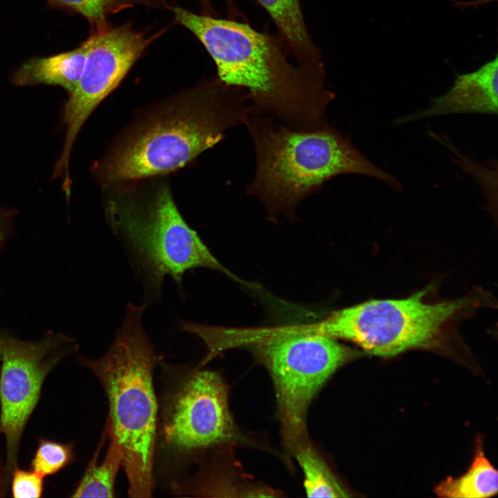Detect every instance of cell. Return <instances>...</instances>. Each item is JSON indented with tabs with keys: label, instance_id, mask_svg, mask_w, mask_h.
<instances>
[{
	"label": "cell",
	"instance_id": "12",
	"mask_svg": "<svg viewBox=\"0 0 498 498\" xmlns=\"http://www.w3.org/2000/svg\"><path fill=\"white\" fill-rule=\"evenodd\" d=\"M275 24L286 51L300 65L322 62L321 51L306 24L300 0H255Z\"/></svg>",
	"mask_w": 498,
	"mask_h": 498
},
{
	"label": "cell",
	"instance_id": "3",
	"mask_svg": "<svg viewBox=\"0 0 498 498\" xmlns=\"http://www.w3.org/2000/svg\"><path fill=\"white\" fill-rule=\"evenodd\" d=\"M146 304L128 303L109 349L96 360L80 357L107 397V422L121 445L131 497H149L155 486L158 403L153 376L161 360L142 324Z\"/></svg>",
	"mask_w": 498,
	"mask_h": 498
},
{
	"label": "cell",
	"instance_id": "2",
	"mask_svg": "<svg viewBox=\"0 0 498 498\" xmlns=\"http://www.w3.org/2000/svg\"><path fill=\"white\" fill-rule=\"evenodd\" d=\"M243 124L255 155V174L246 193L260 201L273 221L282 214L294 219L302 201L341 175H365L401 188L394 176L369 161L348 136L331 125L297 131L252 110Z\"/></svg>",
	"mask_w": 498,
	"mask_h": 498
},
{
	"label": "cell",
	"instance_id": "1",
	"mask_svg": "<svg viewBox=\"0 0 498 498\" xmlns=\"http://www.w3.org/2000/svg\"><path fill=\"white\" fill-rule=\"evenodd\" d=\"M176 21L202 43L225 85L243 90L252 111L285 126L312 131L330 125L335 94L326 85L323 64H293L280 39L250 24L172 8Z\"/></svg>",
	"mask_w": 498,
	"mask_h": 498
},
{
	"label": "cell",
	"instance_id": "18",
	"mask_svg": "<svg viewBox=\"0 0 498 498\" xmlns=\"http://www.w3.org/2000/svg\"><path fill=\"white\" fill-rule=\"evenodd\" d=\"M73 459V444L41 439L30 466L32 470L44 477L57 473Z\"/></svg>",
	"mask_w": 498,
	"mask_h": 498
},
{
	"label": "cell",
	"instance_id": "21",
	"mask_svg": "<svg viewBox=\"0 0 498 498\" xmlns=\"http://www.w3.org/2000/svg\"><path fill=\"white\" fill-rule=\"evenodd\" d=\"M10 338V337H8L6 335L0 334V358L1 357L3 351L6 345V344L9 341Z\"/></svg>",
	"mask_w": 498,
	"mask_h": 498
},
{
	"label": "cell",
	"instance_id": "19",
	"mask_svg": "<svg viewBox=\"0 0 498 498\" xmlns=\"http://www.w3.org/2000/svg\"><path fill=\"white\" fill-rule=\"evenodd\" d=\"M12 480V493L16 498H37L42 497L44 490L43 477L33 471L15 467Z\"/></svg>",
	"mask_w": 498,
	"mask_h": 498
},
{
	"label": "cell",
	"instance_id": "6",
	"mask_svg": "<svg viewBox=\"0 0 498 498\" xmlns=\"http://www.w3.org/2000/svg\"><path fill=\"white\" fill-rule=\"evenodd\" d=\"M105 215L129 254L149 302L160 298L166 276L172 277L180 290L185 273L196 268L234 277L184 220L166 186L145 198L111 196Z\"/></svg>",
	"mask_w": 498,
	"mask_h": 498
},
{
	"label": "cell",
	"instance_id": "22",
	"mask_svg": "<svg viewBox=\"0 0 498 498\" xmlns=\"http://www.w3.org/2000/svg\"><path fill=\"white\" fill-rule=\"evenodd\" d=\"M199 1H201V2H203L204 3H208L209 1V0H199Z\"/></svg>",
	"mask_w": 498,
	"mask_h": 498
},
{
	"label": "cell",
	"instance_id": "7",
	"mask_svg": "<svg viewBox=\"0 0 498 498\" xmlns=\"http://www.w3.org/2000/svg\"><path fill=\"white\" fill-rule=\"evenodd\" d=\"M427 294L423 290L403 299L369 300L332 311L318 322L297 325V330L349 341L380 357L432 347L477 302L470 297L434 302L425 299Z\"/></svg>",
	"mask_w": 498,
	"mask_h": 498
},
{
	"label": "cell",
	"instance_id": "9",
	"mask_svg": "<svg viewBox=\"0 0 498 498\" xmlns=\"http://www.w3.org/2000/svg\"><path fill=\"white\" fill-rule=\"evenodd\" d=\"M156 36L147 37L126 24L95 30L82 76L65 104V140L53 177L68 182V167L75 140L82 125L102 100L122 81Z\"/></svg>",
	"mask_w": 498,
	"mask_h": 498
},
{
	"label": "cell",
	"instance_id": "16",
	"mask_svg": "<svg viewBox=\"0 0 498 498\" xmlns=\"http://www.w3.org/2000/svg\"><path fill=\"white\" fill-rule=\"evenodd\" d=\"M293 454L303 471L305 492L308 497L349 496L309 441L298 447Z\"/></svg>",
	"mask_w": 498,
	"mask_h": 498
},
{
	"label": "cell",
	"instance_id": "17",
	"mask_svg": "<svg viewBox=\"0 0 498 498\" xmlns=\"http://www.w3.org/2000/svg\"><path fill=\"white\" fill-rule=\"evenodd\" d=\"M51 3L80 14L94 26L95 30L107 26L109 15L136 3L149 0H49Z\"/></svg>",
	"mask_w": 498,
	"mask_h": 498
},
{
	"label": "cell",
	"instance_id": "5",
	"mask_svg": "<svg viewBox=\"0 0 498 498\" xmlns=\"http://www.w3.org/2000/svg\"><path fill=\"white\" fill-rule=\"evenodd\" d=\"M222 350L248 349L270 373L282 436L293 452L308 441L306 418L312 400L329 378L359 352L338 340L289 331L286 326H224Z\"/></svg>",
	"mask_w": 498,
	"mask_h": 498
},
{
	"label": "cell",
	"instance_id": "14",
	"mask_svg": "<svg viewBox=\"0 0 498 498\" xmlns=\"http://www.w3.org/2000/svg\"><path fill=\"white\" fill-rule=\"evenodd\" d=\"M120 444L106 421L100 442L72 497H115V483L122 466Z\"/></svg>",
	"mask_w": 498,
	"mask_h": 498
},
{
	"label": "cell",
	"instance_id": "10",
	"mask_svg": "<svg viewBox=\"0 0 498 498\" xmlns=\"http://www.w3.org/2000/svg\"><path fill=\"white\" fill-rule=\"evenodd\" d=\"M73 340L50 333L35 342L10 338L1 360L0 434L6 443L8 471L15 469L21 438L46 376Z\"/></svg>",
	"mask_w": 498,
	"mask_h": 498
},
{
	"label": "cell",
	"instance_id": "20",
	"mask_svg": "<svg viewBox=\"0 0 498 498\" xmlns=\"http://www.w3.org/2000/svg\"><path fill=\"white\" fill-rule=\"evenodd\" d=\"M12 218L10 212L0 208V246L8 236Z\"/></svg>",
	"mask_w": 498,
	"mask_h": 498
},
{
	"label": "cell",
	"instance_id": "13",
	"mask_svg": "<svg viewBox=\"0 0 498 498\" xmlns=\"http://www.w3.org/2000/svg\"><path fill=\"white\" fill-rule=\"evenodd\" d=\"M88 48L86 39L72 50L47 57L33 58L15 72L12 82L17 86L57 85L71 93L82 76Z\"/></svg>",
	"mask_w": 498,
	"mask_h": 498
},
{
	"label": "cell",
	"instance_id": "8",
	"mask_svg": "<svg viewBox=\"0 0 498 498\" xmlns=\"http://www.w3.org/2000/svg\"><path fill=\"white\" fill-rule=\"evenodd\" d=\"M173 371L158 407L157 441L163 449L193 461L199 454L237 439L221 376L201 366Z\"/></svg>",
	"mask_w": 498,
	"mask_h": 498
},
{
	"label": "cell",
	"instance_id": "15",
	"mask_svg": "<svg viewBox=\"0 0 498 498\" xmlns=\"http://www.w3.org/2000/svg\"><path fill=\"white\" fill-rule=\"evenodd\" d=\"M498 473L485 456L481 442L468 471L458 478L449 477L434 489L440 497H490L497 494Z\"/></svg>",
	"mask_w": 498,
	"mask_h": 498
},
{
	"label": "cell",
	"instance_id": "4",
	"mask_svg": "<svg viewBox=\"0 0 498 498\" xmlns=\"http://www.w3.org/2000/svg\"><path fill=\"white\" fill-rule=\"evenodd\" d=\"M190 103L171 108L138 130L111 156L102 173L112 182L163 174L212 147L244 123L252 110L247 93L219 79Z\"/></svg>",
	"mask_w": 498,
	"mask_h": 498
},
{
	"label": "cell",
	"instance_id": "11",
	"mask_svg": "<svg viewBox=\"0 0 498 498\" xmlns=\"http://www.w3.org/2000/svg\"><path fill=\"white\" fill-rule=\"evenodd\" d=\"M498 59L496 55L475 71L458 75L453 86L433 99L425 110L402 117L397 124L453 113H497Z\"/></svg>",
	"mask_w": 498,
	"mask_h": 498
}]
</instances>
